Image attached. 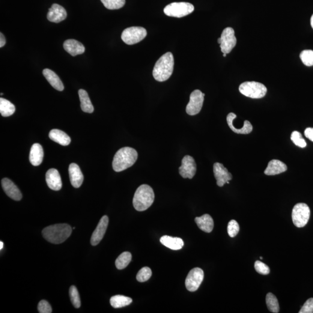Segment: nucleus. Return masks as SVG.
<instances>
[{
    "mask_svg": "<svg viewBox=\"0 0 313 313\" xmlns=\"http://www.w3.org/2000/svg\"><path fill=\"white\" fill-rule=\"evenodd\" d=\"M174 67V56L171 52H166L155 64L153 70L154 79L159 82L166 81L171 76Z\"/></svg>",
    "mask_w": 313,
    "mask_h": 313,
    "instance_id": "1",
    "label": "nucleus"
},
{
    "mask_svg": "<svg viewBox=\"0 0 313 313\" xmlns=\"http://www.w3.org/2000/svg\"><path fill=\"white\" fill-rule=\"evenodd\" d=\"M138 156V152L135 149L130 147L120 148L113 159V169L118 172L124 171L135 163Z\"/></svg>",
    "mask_w": 313,
    "mask_h": 313,
    "instance_id": "2",
    "label": "nucleus"
},
{
    "mask_svg": "<svg viewBox=\"0 0 313 313\" xmlns=\"http://www.w3.org/2000/svg\"><path fill=\"white\" fill-rule=\"evenodd\" d=\"M72 228L65 223L48 226L42 231L45 239L54 244L65 242L70 236Z\"/></svg>",
    "mask_w": 313,
    "mask_h": 313,
    "instance_id": "3",
    "label": "nucleus"
},
{
    "mask_svg": "<svg viewBox=\"0 0 313 313\" xmlns=\"http://www.w3.org/2000/svg\"><path fill=\"white\" fill-rule=\"evenodd\" d=\"M154 193L148 184H142L137 189L133 198V205L138 211H144L153 204Z\"/></svg>",
    "mask_w": 313,
    "mask_h": 313,
    "instance_id": "4",
    "label": "nucleus"
},
{
    "mask_svg": "<svg viewBox=\"0 0 313 313\" xmlns=\"http://www.w3.org/2000/svg\"><path fill=\"white\" fill-rule=\"evenodd\" d=\"M239 91L247 97L261 99L267 93V88L264 84L255 82H244L240 85Z\"/></svg>",
    "mask_w": 313,
    "mask_h": 313,
    "instance_id": "5",
    "label": "nucleus"
},
{
    "mask_svg": "<svg viewBox=\"0 0 313 313\" xmlns=\"http://www.w3.org/2000/svg\"><path fill=\"white\" fill-rule=\"evenodd\" d=\"M195 10L193 5L189 2H172L166 5L164 10L166 16L175 17H182L192 14Z\"/></svg>",
    "mask_w": 313,
    "mask_h": 313,
    "instance_id": "6",
    "label": "nucleus"
},
{
    "mask_svg": "<svg viewBox=\"0 0 313 313\" xmlns=\"http://www.w3.org/2000/svg\"><path fill=\"white\" fill-rule=\"evenodd\" d=\"M311 216V210L308 205L298 203L295 205L292 213L294 224L297 228H303L308 223Z\"/></svg>",
    "mask_w": 313,
    "mask_h": 313,
    "instance_id": "7",
    "label": "nucleus"
},
{
    "mask_svg": "<svg viewBox=\"0 0 313 313\" xmlns=\"http://www.w3.org/2000/svg\"><path fill=\"white\" fill-rule=\"evenodd\" d=\"M147 31L142 27H131L122 33L121 38L125 44L133 45L139 43L146 37Z\"/></svg>",
    "mask_w": 313,
    "mask_h": 313,
    "instance_id": "8",
    "label": "nucleus"
},
{
    "mask_svg": "<svg viewBox=\"0 0 313 313\" xmlns=\"http://www.w3.org/2000/svg\"><path fill=\"white\" fill-rule=\"evenodd\" d=\"M205 94L198 89L194 91L190 96V101L186 106V113L190 115H195L200 112L204 100Z\"/></svg>",
    "mask_w": 313,
    "mask_h": 313,
    "instance_id": "9",
    "label": "nucleus"
},
{
    "mask_svg": "<svg viewBox=\"0 0 313 313\" xmlns=\"http://www.w3.org/2000/svg\"><path fill=\"white\" fill-rule=\"evenodd\" d=\"M204 277V271L200 268L196 267L193 269L186 277L185 285L187 290L190 292L198 290L203 281Z\"/></svg>",
    "mask_w": 313,
    "mask_h": 313,
    "instance_id": "10",
    "label": "nucleus"
},
{
    "mask_svg": "<svg viewBox=\"0 0 313 313\" xmlns=\"http://www.w3.org/2000/svg\"><path fill=\"white\" fill-rule=\"evenodd\" d=\"M221 43L220 47L223 53H229L236 46L237 38L235 36L234 29L227 28L224 29L220 37Z\"/></svg>",
    "mask_w": 313,
    "mask_h": 313,
    "instance_id": "11",
    "label": "nucleus"
},
{
    "mask_svg": "<svg viewBox=\"0 0 313 313\" xmlns=\"http://www.w3.org/2000/svg\"><path fill=\"white\" fill-rule=\"evenodd\" d=\"M179 170L180 175L183 178L192 179L195 177L197 171L195 159L190 156H184Z\"/></svg>",
    "mask_w": 313,
    "mask_h": 313,
    "instance_id": "12",
    "label": "nucleus"
},
{
    "mask_svg": "<svg viewBox=\"0 0 313 313\" xmlns=\"http://www.w3.org/2000/svg\"><path fill=\"white\" fill-rule=\"evenodd\" d=\"M214 173L217 186L223 187L225 183L229 184L232 180V175L221 163H216L214 165Z\"/></svg>",
    "mask_w": 313,
    "mask_h": 313,
    "instance_id": "13",
    "label": "nucleus"
},
{
    "mask_svg": "<svg viewBox=\"0 0 313 313\" xmlns=\"http://www.w3.org/2000/svg\"><path fill=\"white\" fill-rule=\"evenodd\" d=\"M109 224V217L103 216L101 218L96 229L92 235L91 244L92 246H96L99 244L106 233V231Z\"/></svg>",
    "mask_w": 313,
    "mask_h": 313,
    "instance_id": "14",
    "label": "nucleus"
},
{
    "mask_svg": "<svg viewBox=\"0 0 313 313\" xmlns=\"http://www.w3.org/2000/svg\"><path fill=\"white\" fill-rule=\"evenodd\" d=\"M2 187L6 195L14 200L20 201L22 198V193L13 181L8 178H4L1 181Z\"/></svg>",
    "mask_w": 313,
    "mask_h": 313,
    "instance_id": "15",
    "label": "nucleus"
},
{
    "mask_svg": "<svg viewBox=\"0 0 313 313\" xmlns=\"http://www.w3.org/2000/svg\"><path fill=\"white\" fill-rule=\"evenodd\" d=\"M67 17L65 9L60 5L53 4L47 14V19L50 22L59 23L64 20Z\"/></svg>",
    "mask_w": 313,
    "mask_h": 313,
    "instance_id": "16",
    "label": "nucleus"
},
{
    "mask_svg": "<svg viewBox=\"0 0 313 313\" xmlns=\"http://www.w3.org/2000/svg\"><path fill=\"white\" fill-rule=\"evenodd\" d=\"M46 181L48 186L55 191L60 190L62 182L60 174L56 169H50L46 173Z\"/></svg>",
    "mask_w": 313,
    "mask_h": 313,
    "instance_id": "17",
    "label": "nucleus"
},
{
    "mask_svg": "<svg viewBox=\"0 0 313 313\" xmlns=\"http://www.w3.org/2000/svg\"><path fill=\"white\" fill-rule=\"evenodd\" d=\"M68 173L71 184L75 188L82 186L83 181L82 173L78 165L75 163L71 164L68 168Z\"/></svg>",
    "mask_w": 313,
    "mask_h": 313,
    "instance_id": "18",
    "label": "nucleus"
},
{
    "mask_svg": "<svg viewBox=\"0 0 313 313\" xmlns=\"http://www.w3.org/2000/svg\"><path fill=\"white\" fill-rule=\"evenodd\" d=\"M64 48L66 51L73 56L82 55L85 50L82 44L74 39L66 40L64 42Z\"/></svg>",
    "mask_w": 313,
    "mask_h": 313,
    "instance_id": "19",
    "label": "nucleus"
},
{
    "mask_svg": "<svg viewBox=\"0 0 313 313\" xmlns=\"http://www.w3.org/2000/svg\"><path fill=\"white\" fill-rule=\"evenodd\" d=\"M287 165L281 161L278 160H273L268 164V165L264 171V174L266 175L273 176L281 174L287 171Z\"/></svg>",
    "mask_w": 313,
    "mask_h": 313,
    "instance_id": "20",
    "label": "nucleus"
},
{
    "mask_svg": "<svg viewBox=\"0 0 313 313\" xmlns=\"http://www.w3.org/2000/svg\"><path fill=\"white\" fill-rule=\"evenodd\" d=\"M43 75L47 81L50 83V85L54 88L56 90L59 91H64V85L57 74L54 71L49 69V68H46L43 71Z\"/></svg>",
    "mask_w": 313,
    "mask_h": 313,
    "instance_id": "21",
    "label": "nucleus"
},
{
    "mask_svg": "<svg viewBox=\"0 0 313 313\" xmlns=\"http://www.w3.org/2000/svg\"><path fill=\"white\" fill-rule=\"evenodd\" d=\"M44 150L43 147L39 144H35L32 146L30 152V162L34 166L40 165L43 162Z\"/></svg>",
    "mask_w": 313,
    "mask_h": 313,
    "instance_id": "22",
    "label": "nucleus"
},
{
    "mask_svg": "<svg viewBox=\"0 0 313 313\" xmlns=\"http://www.w3.org/2000/svg\"><path fill=\"white\" fill-rule=\"evenodd\" d=\"M160 242L167 248L172 250H180L184 246V242L181 238L172 237L168 235H164L161 238Z\"/></svg>",
    "mask_w": 313,
    "mask_h": 313,
    "instance_id": "23",
    "label": "nucleus"
},
{
    "mask_svg": "<svg viewBox=\"0 0 313 313\" xmlns=\"http://www.w3.org/2000/svg\"><path fill=\"white\" fill-rule=\"evenodd\" d=\"M195 222L199 229L204 232H211L213 231L214 220L210 214H205L200 217H197Z\"/></svg>",
    "mask_w": 313,
    "mask_h": 313,
    "instance_id": "24",
    "label": "nucleus"
},
{
    "mask_svg": "<svg viewBox=\"0 0 313 313\" xmlns=\"http://www.w3.org/2000/svg\"><path fill=\"white\" fill-rule=\"evenodd\" d=\"M49 138L62 146H67L70 144L71 139L67 134L59 130H52L49 133Z\"/></svg>",
    "mask_w": 313,
    "mask_h": 313,
    "instance_id": "25",
    "label": "nucleus"
},
{
    "mask_svg": "<svg viewBox=\"0 0 313 313\" xmlns=\"http://www.w3.org/2000/svg\"><path fill=\"white\" fill-rule=\"evenodd\" d=\"M79 95L80 102H81V108L83 112L92 113L94 112V108L89 99L87 92L83 89H80Z\"/></svg>",
    "mask_w": 313,
    "mask_h": 313,
    "instance_id": "26",
    "label": "nucleus"
},
{
    "mask_svg": "<svg viewBox=\"0 0 313 313\" xmlns=\"http://www.w3.org/2000/svg\"><path fill=\"white\" fill-rule=\"evenodd\" d=\"M110 302L113 308L117 309L130 305L132 302V299L123 295H115L111 297Z\"/></svg>",
    "mask_w": 313,
    "mask_h": 313,
    "instance_id": "27",
    "label": "nucleus"
},
{
    "mask_svg": "<svg viewBox=\"0 0 313 313\" xmlns=\"http://www.w3.org/2000/svg\"><path fill=\"white\" fill-rule=\"evenodd\" d=\"M16 112V107L10 101L0 98V113L3 117H9Z\"/></svg>",
    "mask_w": 313,
    "mask_h": 313,
    "instance_id": "28",
    "label": "nucleus"
},
{
    "mask_svg": "<svg viewBox=\"0 0 313 313\" xmlns=\"http://www.w3.org/2000/svg\"><path fill=\"white\" fill-rule=\"evenodd\" d=\"M132 260V255L129 252H124L115 261V266L119 270L125 269Z\"/></svg>",
    "mask_w": 313,
    "mask_h": 313,
    "instance_id": "29",
    "label": "nucleus"
},
{
    "mask_svg": "<svg viewBox=\"0 0 313 313\" xmlns=\"http://www.w3.org/2000/svg\"><path fill=\"white\" fill-rule=\"evenodd\" d=\"M266 301L267 308L271 312L274 313H277L279 312V304L278 300H277L275 295L271 293L267 294Z\"/></svg>",
    "mask_w": 313,
    "mask_h": 313,
    "instance_id": "30",
    "label": "nucleus"
},
{
    "mask_svg": "<svg viewBox=\"0 0 313 313\" xmlns=\"http://www.w3.org/2000/svg\"><path fill=\"white\" fill-rule=\"evenodd\" d=\"M104 7L109 10H118L124 7L125 0H101Z\"/></svg>",
    "mask_w": 313,
    "mask_h": 313,
    "instance_id": "31",
    "label": "nucleus"
},
{
    "mask_svg": "<svg viewBox=\"0 0 313 313\" xmlns=\"http://www.w3.org/2000/svg\"><path fill=\"white\" fill-rule=\"evenodd\" d=\"M69 295L71 303L74 308L78 309L81 306V300L78 290L75 286H71L69 290Z\"/></svg>",
    "mask_w": 313,
    "mask_h": 313,
    "instance_id": "32",
    "label": "nucleus"
},
{
    "mask_svg": "<svg viewBox=\"0 0 313 313\" xmlns=\"http://www.w3.org/2000/svg\"><path fill=\"white\" fill-rule=\"evenodd\" d=\"M300 58L304 65L307 66H313V50H304L300 53Z\"/></svg>",
    "mask_w": 313,
    "mask_h": 313,
    "instance_id": "33",
    "label": "nucleus"
},
{
    "mask_svg": "<svg viewBox=\"0 0 313 313\" xmlns=\"http://www.w3.org/2000/svg\"><path fill=\"white\" fill-rule=\"evenodd\" d=\"M152 275V271L148 267H143L136 276V280L140 282L147 281Z\"/></svg>",
    "mask_w": 313,
    "mask_h": 313,
    "instance_id": "34",
    "label": "nucleus"
},
{
    "mask_svg": "<svg viewBox=\"0 0 313 313\" xmlns=\"http://www.w3.org/2000/svg\"><path fill=\"white\" fill-rule=\"evenodd\" d=\"M291 141L294 144L301 148H305L307 146L305 140L303 138L302 134L298 131H294L291 134Z\"/></svg>",
    "mask_w": 313,
    "mask_h": 313,
    "instance_id": "35",
    "label": "nucleus"
},
{
    "mask_svg": "<svg viewBox=\"0 0 313 313\" xmlns=\"http://www.w3.org/2000/svg\"><path fill=\"white\" fill-rule=\"evenodd\" d=\"M240 231V226L237 221L231 220L230 221L228 226V232L229 236L234 237L238 234Z\"/></svg>",
    "mask_w": 313,
    "mask_h": 313,
    "instance_id": "36",
    "label": "nucleus"
},
{
    "mask_svg": "<svg viewBox=\"0 0 313 313\" xmlns=\"http://www.w3.org/2000/svg\"><path fill=\"white\" fill-rule=\"evenodd\" d=\"M254 266L256 271L259 274L267 275L270 273V268L263 262L259 261H256Z\"/></svg>",
    "mask_w": 313,
    "mask_h": 313,
    "instance_id": "37",
    "label": "nucleus"
},
{
    "mask_svg": "<svg viewBox=\"0 0 313 313\" xmlns=\"http://www.w3.org/2000/svg\"><path fill=\"white\" fill-rule=\"evenodd\" d=\"M38 311L40 313H50L52 310L49 303L46 300H41L38 305Z\"/></svg>",
    "mask_w": 313,
    "mask_h": 313,
    "instance_id": "38",
    "label": "nucleus"
},
{
    "mask_svg": "<svg viewBox=\"0 0 313 313\" xmlns=\"http://www.w3.org/2000/svg\"><path fill=\"white\" fill-rule=\"evenodd\" d=\"M299 313H313V298L306 301Z\"/></svg>",
    "mask_w": 313,
    "mask_h": 313,
    "instance_id": "39",
    "label": "nucleus"
},
{
    "mask_svg": "<svg viewBox=\"0 0 313 313\" xmlns=\"http://www.w3.org/2000/svg\"><path fill=\"white\" fill-rule=\"evenodd\" d=\"M305 135L307 138L313 142V128H308L305 131Z\"/></svg>",
    "mask_w": 313,
    "mask_h": 313,
    "instance_id": "40",
    "label": "nucleus"
},
{
    "mask_svg": "<svg viewBox=\"0 0 313 313\" xmlns=\"http://www.w3.org/2000/svg\"><path fill=\"white\" fill-rule=\"evenodd\" d=\"M6 44V39L4 35L2 34V33H0V47L2 48L5 46Z\"/></svg>",
    "mask_w": 313,
    "mask_h": 313,
    "instance_id": "41",
    "label": "nucleus"
},
{
    "mask_svg": "<svg viewBox=\"0 0 313 313\" xmlns=\"http://www.w3.org/2000/svg\"><path fill=\"white\" fill-rule=\"evenodd\" d=\"M3 247H4V243H2V241H1L0 242V249H2L3 248Z\"/></svg>",
    "mask_w": 313,
    "mask_h": 313,
    "instance_id": "42",
    "label": "nucleus"
},
{
    "mask_svg": "<svg viewBox=\"0 0 313 313\" xmlns=\"http://www.w3.org/2000/svg\"><path fill=\"white\" fill-rule=\"evenodd\" d=\"M311 23L312 28L313 29V15L311 17Z\"/></svg>",
    "mask_w": 313,
    "mask_h": 313,
    "instance_id": "43",
    "label": "nucleus"
},
{
    "mask_svg": "<svg viewBox=\"0 0 313 313\" xmlns=\"http://www.w3.org/2000/svg\"><path fill=\"white\" fill-rule=\"evenodd\" d=\"M217 43H218L219 44H220V43H221V39H220V37L218 39H217Z\"/></svg>",
    "mask_w": 313,
    "mask_h": 313,
    "instance_id": "44",
    "label": "nucleus"
},
{
    "mask_svg": "<svg viewBox=\"0 0 313 313\" xmlns=\"http://www.w3.org/2000/svg\"><path fill=\"white\" fill-rule=\"evenodd\" d=\"M226 55H227V54H226V53H223V56H224V57H226Z\"/></svg>",
    "mask_w": 313,
    "mask_h": 313,
    "instance_id": "45",
    "label": "nucleus"
},
{
    "mask_svg": "<svg viewBox=\"0 0 313 313\" xmlns=\"http://www.w3.org/2000/svg\"><path fill=\"white\" fill-rule=\"evenodd\" d=\"M262 258H262V257H261V258H260V259H262Z\"/></svg>",
    "mask_w": 313,
    "mask_h": 313,
    "instance_id": "46",
    "label": "nucleus"
}]
</instances>
